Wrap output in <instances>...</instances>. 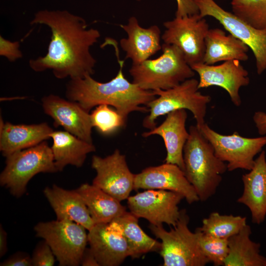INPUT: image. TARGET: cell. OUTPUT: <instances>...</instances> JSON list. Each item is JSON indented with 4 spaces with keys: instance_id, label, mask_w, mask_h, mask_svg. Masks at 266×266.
<instances>
[{
    "instance_id": "1",
    "label": "cell",
    "mask_w": 266,
    "mask_h": 266,
    "mask_svg": "<svg viewBox=\"0 0 266 266\" xmlns=\"http://www.w3.org/2000/svg\"><path fill=\"white\" fill-rule=\"evenodd\" d=\"M30 24L44 25L51 32V40L44 56L29 61L35 72L51 70L58 79L81 78L92 75L97 62L91 47L100 34L95 29H88L81 17L65 10H41Z\"/></svg>"
},
{
    "instance_id": "2",
    "label": "cell",
    "mask_w": 266,
    "mask_h": 266,
    "mask_svg": "<svg viewBox=\"0 0 266 266\" xmlns=\"http://www.w3.org/2000/svg\"><path fill=\"white\" fill-rule=\"evenodd\" d=\"M119 70L111 80L99 82L91 75L70 79L66 85V94L68 100L78 102L89 111L100 104L112 106L127 120L133 111L149 112L147 104L156 98L153 91L145 90L130 82L123 72L124 61L119 59Z\"/></svg>"
},
{
    "instance_id": "3",
    "label": "cell",
    "mask_w": 266,
    "mask_h": 266,
    "mask_svg": "<svg viewBox=\"0 0 266 266\" xmlns=\"http://www.w3.org/2000/svg\"><path fill=\"white\" fill-rule=\"evenodd\" d=\"M189 132L183 149L184 173L200 200L205 201L215 194L227 165L216 156L212 145L196 125L191 126Z\"/></svg>"
},
{
    "instance_id": "4",
    "label": "cell",
    "mask_w": 266,
    "mask_h": 266,
    "mask_svg": "<svg viewBox=\"0 0 266 266\" xmlns=\"http://www.w3.org/2000/svg\"><path fill=\"white\" fill-rule=\"evenodd\" d=\"M162 49L157 58L132 64L129 70L133 82L144 90L169 89L195 75L177 47L164 43Z\"/></svg>"
},
{
    "instance_id": "5",
    "label": "cell",
    "mask_w": 266,
    "mask_h": 266,
    "mask_svg": "<svg viewBox=\"0 0 266 266\" xmlns=\"http://www.w3.org/2000/svg\"><path fill=\"white\" fill-rule=\"evenodd\" d=\"M189 217L185 209L169 231L163 225L150 224L149 228L161 240L160 254L164 266H204L209 261L202 253L199 243V232H192L189 227Z\"/></svg>"
},
{
    "instance_id": "6",
    "label": "cell",
    "mask_w": 266,
    "mask_h": 266,
    "mask_svg": "<svg viewBox=\"0 0 266 266\" xmlns=\"http://www.w3.org/2000/svg\"><path fill=\"white\" fill-rule=\"evenodd\" d=\"M58 171L51 148L44 141L7 156L0 184L19 198L26 193L29 182L36 174Z\"/></svg>"
},
{
    "instance_id": "7",
    "label": "cell",
    "mask_w": 266,
    "mask_h": 266,
    "mask_svg": "<svg viewBox=\"0 0 266 266\" xmlns=\"http://www.w3.org/2000/svg\"><path fill=\"white\" fill-rule=\"evenodd\" d=\"M198 86L199 81L192 78L169 89L153 91L158 97L146 106L149 114L144 118L143 126L152 130L156 127V120L159 117L184 109L192 113L196 126L200 129L205 123L207 105L211 98L209 95L201 94Z\"/></svg>"
},
{
    "instance_id": "8",
    "label": "cell",
    "mask_w": 266,
    "mask_h": 266,
    "mask_svg": "<svg viewBox=\"0 0 266 266\" xmlns=\"http://www.w3.org/2000/svg\"><path fill=\"white\" fill-rule=\"evenodd\" d=\"M86 229L64 220L40 222L34 227L37 237L49 245L60 266H78L88 243Z\"/></svg>"
},
{
    "instance_id": "9",
    "label": "cell",
    "mask_w": 266,
    "mask_h": 266,
    "mask_svg": "<svg viewBox=\"0 0 266 266\" xmlns=\"http://www.w3.org/2000/svg\"><path fill=\"white\" fill-rule=\"evenodd\" d=\"M199 129L212 145L216 156L227 163L229 171L237 169L250 170L255 163V157L266 145V135L246 137L237 132L223 135L214 131L206 123Z\"/></svg>"
},
{
    "instance_id": "10",
    "label": "cell",
    "mask_w": 266,
    "mask_h": 266,
    "mask_svg": "<svg viewBox=\"0 0 266 266\" xmlns=\"http://www.w3.org/2000/svg\"><path fill=\"white\" fill-rule=\"evenodd\" d=\"M166 28L162 35L164 43L173 45L182 52L191 67L203 63L205 38L209 25L200 14L175 17L164 23Z\"/></svg>"
},
{
    "instance_id": "11",
    "label": "cell",
    "mask_w": 266,
    "mask_h": 266,
    "mask_svg": "<svg viewBox=\"0 0 266 266\" xmlns=\"http://www.w3.org/2000/svg\"><path fill=\"white\" fill-rule=\"evenodd\" d=\"M195 2L201 17L215 18L229 33L252 51L259 75L266 70V31L252 27L233 12L222 8L214 0H196Z\"/></svg>"
},
{
    "instance_id": "12",
    "label": "cell",
    "mask_w": 266,
    "mask_h": 266,
    "mask_svg": "<svg viewBox=\"0 0 266 266\" xmlns=\"http://www.w3.org/2000/svg\"><path fill=\"white\" fill-rule=\"evenodd\" d=\"M184 197L176 192L164 190H146L127 199L130 212L150 224L174 226L180 215L178 204Z\"/></svg>"
},
{
    "instance_id": "13",
    "label": "cell",
    "mask_w": 266,
    "mask_h": 266,
    "mask_svg": "<svg viewBox=\"0 0 266 266\" xmlns=\"http://www.w3.org/2000/svg\"><path fill=\"white\" fill-rule=\"evenodd\" d=\"M92 167L97 173L92 184L120 201L129 198L133 190L135 174L130 171L125 156L118 149L104 158L93 156Z\"/></svg>"
},
{
    "instance_id": "14",
    "label": "cell",
    "mask_w": 266,
    "mask_h": 266,
    "mask_svg": "<svg viewBox=\"0 0 266 266\" xmlns=\"http://www.w3.org/2000/svg\"><path fill=\"white\" fill-rule=\"evenodd\" d=\"M191 67L199 75V89L214 86L221 87L227 92L235 106L241 105L239 91L241 87L249 84L250 78L248 72L242 66L240 61L229 60L219 65L200 63Z\"/></svg>"
},
{
    "instance_id": "15",
    "label": "cell",
    "mask_w": 266,
    "mask_h": 266,
    "mask_svg": "<svg viewBox=\"0 0 266 266\" xmlns=\"http://www.w3.org/2000/svg\"><path fill=\"white\" fill-rule=\"evenodd\" d=\"M133 189L164 190L182 195L192 204L200 200L192 185L178 166L165 163L144 169L135 174Z\"/></svg>"
},
{
    "instance_id": "16",
    "label": "cell",
    "mask_w": 266,
    "mask_h": 266,
    "mask_svg": "<svg viewBox=\"0 0 266 266\" xmlns=\"http://www.w3.org/2000/svg\"><path fill=\"white\" fill-rule=\"evenodd\" d=\"M42 105L45 114L54 120L55 127L61 126L66 131L93 143L90 114L78 102L50 95L42 99Z\"/></svg>"
},
{
    "instance_id": "17",
    "label": "cell",
    "mask_w": 266,
    "mask_h": 266,
    "mask_svg": "<svg viewBox=\"0 0 266 266\" xmlns=\"http://www.w3.org/2000/svg\"><path fill=\"white\" fill-rule=\"evenodd\" d=\"M88 233L90 249L100 266H118L131 252L127 241L115 224H95Z\"/></svg>"
},
{
    "instance_id": "18",
    "label": "cell",
    "mask_w": 266,
    "mask_h": 266,
    "mask_svg": "<svg viewBox=\"0 0 266 266\" xmlns=\"http://www.w3.org/2000/svg\"><path fill=\"white\" fill-rule=\"evenodd\" d=\"M187 118L186 109L172 111L167 114L160 125L142 134L144 137L160 135L164 140L166 150L165 163L175 164L184 172L183 149L189 136V132L186 128Z\"/></svg>"
},
{
    "instance_id": "19",
    "label": "cell",
    "mask_w": 266,
    "mask_h": 266,
    "mask_svg": "<svg viewBox=\"0 0 266 266\" xmlns=\"http://www.w3.org/2000/svg\"><path fill=\"white\" fill-rule=\"evenodd\" d=\"M127 37L120 40V46L126 52V58L132 64L142 62L162 49L161 30L156 25L147 28L141 27L137 18L131 17L126 25H121Z\"/></svg>"
},
{
    "instance_id": "20",
    "label": "cell",
    "mask_w": 266,
    "mask_h": 266,
    "mask_svg": "<svg viewBox=\"0 0 266 266\" xmlns=\"http://www.w3.org/2000/svg\"><path fill=\"white\" fill-rule=\"evenodd\" d=\"M243 174V191L237 201L250 210L252 222L263 223L266 216V152L262 150L255 160L252 168Z\"/></svg>"
},
{
    "instance_id": "21",
    "label": "cell",
    "mask_w": 266,
    "mask_h": 266,
    "mask_svg": "<svg viewBox=\"0 0 266 266\" xmlns=\"http://www.w3.org/2000/svg\"><path fill=\"white\" fill-rule=\"evenodd\" d=\"M43 194L57 220L74 222L88 231L95 225L87 206L76 190H68L54 184L46 187Z\"/></svg>"
},
{
    "instance_id": "22",
    "label": "cell",
    "mask_w": 266,
    "mask_h": 266,
    "mask_svg": "<svg viewBox=\"0 0 266 266\" xmlns=\"http://www.w3.org/2000/svg\"><path fill=\"white\" fill-rule=\"evenodd\" d=\"M0 129V150L5 157L45 141L54 131L46 123L14 125L1 118Z\"/></svg>"
},
{
    "instance_id": "23",
    "label": "cell",
    "mask_w": 266,
    "mask_h": 266,
    "mask_svg": "<svg viewBox=\"0 0 266 266\" xmlns=\"http://www.w3.org/2000/svg\"><path fill=\"white\" fill-rule=\"evenodd\" d=\"M249 48L231 34L227 35L219 28L209 29L205 38L203 63L209 65L236 60L246 61Z\"/></svg>"
},
{
    "instance_id": "24",
    "label": "cell",
    "mask_w": 266,
    "mask_h": 266,
    "mask_svg": "<svg viewBox=\"0 0 266 266\" xmlns=\"http://www.w3.org/2000/svg\"><path fill=\"white\" fill-rule=\"evenodd\" d=\"M51 149L56 166L62 171L67 165L82 166L87 155L96 150L93 143L85 141L66 131H53Z\"/></svg>"
},
{
    "instance_id": "25",
    "label": "cell",
    "mask_w": 266,
    "mask_h": 266,
    "mask_svg": "<svg viewBox=\"0 0 266 266\" xmlns=\"http://www.w3.org/2000/svg\"><path fill=\"white\" fill-rule=\"evenodd\" d=\"M75 190L83 199L95 225L109 223L127 211L121 201L93 184L84 183Z\"/></svg>"
},
{
    "instance_id": "26",
    "label": "cell",
    "mask_w": 266,
    "mask_h": 266,
    "mask_svg": "<svg viewBox=\"0 0 266 266\" xmlns=\"http://www.w3.org/2000/svg\"><path fill=\"white\" fill-rule=\"evenodd\" d=\"M252 233L246 224L228 239L229 252L225 266H266V258L260 254L261 244L250 239Z\"/></svg>"
},
{
    "instance_id": "27",
    "label": "cell",
    "mask_w": 266,
    "mask_h": 266,
    "mask_svg": "<svg viewBox=\"0 0 266 266\" xmlns=\"http://www.w3.org/2000/svg\"><path fill=\"white\" fill-rule=\"evenodd\" d=\"M111 222L127 241L132 258L148 252H160L161 242L148 235L139 226L138 218L131 212H125Z\"/></svg>"
},
{
    "instance_id": "28",
    "label": "cell",
    "mask_w": 266,
    "mask_h": 266,
    "mask_svg": "<svg viewBox=\"0 0 266 266\" xmlns=\"http://www.w3.org/2000/svg\"><path fill=\"white\" fill-rule=\"evenodd\" d=\"M246 224V217L221 215L214 212L202 220V226L198 229L205 234L228 239Z\"/></svg>"
},
{
    "instance_id": "29",
    "label": "cell",
    "mask_w": 266,
    "mask_h": 266,
    "mask_svg": "<svg viewBox=\"0 0 266 266\" xmlns=\"http://www.w3.org/2000/svg\"><path fill=\"white\" fill-rule=\"evenodd\" d=\"M233 13L252 27L266 31V0H232Z\"/></svg>"
},
{
    "instance_id": "30",
    "label": "cell",
    "mask_w": 266,
    "mask_h": 266,
    "mask_svg": "<svg viewBox=\"0 0 266 266\" xmlns=\"http://www.w3.org/2000/svg\"><path fill=\"white\" fill-rule=\"evenodd\" d=\"M93 127L101 133L109 135L125 125L126 120L115 109L107 104H100L90 114Z\"/></svg>"
},
{
    "instance_id": "31",
    "label": "cell",
    "mask_w": 266,
    "mask_h": 266,
    "mask_svg": "<svg viewBox=\"0 0 266 266\" xmlns=\"http://www.w3.org/2000/svg\"><path fill=\"white\" fill-rule=\"evenodd\" d=\"M197 229L199 232L200 245L204 256L214 266H224L229 252L228 239L206 235Z\"/></svg>"
},
{
    "instance_id": "32",
    "label": "cell",
    "mask_w": 266,
    "mask_h": 266,
    "mask_svg": "<svg viewBox=\"0 0 266 266\" xmlns=\"http://www.w3.org/2000/svg\"><path fill=\"white\" fill-rule=\"evenodd\" d=\"M31 259L33 266H53L56 260L51 248L44 240L37 244Z\"/></svg>"
},
{
    "instance_id": "33",
    "label": "cell",
    "mask_w": 266,
    "mask_h": 266,
    "mask_svg": "<svg viewBox=\"0 0 266 266\" xmlns=\"http://www.w3.org/2000/svg\"><path fill=\"white\" fill-rule=\"evenodd\" d=\"M0 55L13 62L22 58L19 41H11L0 36Z\"/></svg>"
},
{
    "instance_id": "34",
    "label": "cell",
    "mask_w": 266,
    "mask_h": 266,
    "mask_svg": "<svg viewBox=\"0 0 266 266\" xmlns=\"http://www.w3.org/2000/svg\"><path fill=\"white\" fill-rule=\"evenodd\" d=\"M177 10L175 17H183L199 14V10L195 0H176Z\"/></svg>"
},
{
    "instance_id": "35",
    "label": "cell",
    "mask_w": 266,
    "mask_h": 266,
    "mask_svg": "<svg viewBox=\"0 0 266 266\" xmlns=\"http://www.w3.org/2000/svg\"><path fill=\"white\" fill-rule=\"evenodd\" d=\"M0 266H32L31 257L23 252H17L0 263Z\"/></svg>"
},
{
    "instance_id": "36",
    "label": "cell",
    "mask_w": 266,
    "mask_h": 266,
    "mask_svg": "<svg viewBox=\"0 0 266 266\" xmlns=\"http://www.w3.org/2000/svg\"><path fill=\"white\" fill-rule=\"evenodd\" d=\"M253 120L261 135L266 134V113L259 111L256 112L253 116Z\"/></svg>"
},
{
    "instance_id": "37",
    "label": "cell",
    "mask_w": 266,
    "mask_h": 266,
    "mask_svg": "<svg viewBox=\"0 0 266 266\" xmlns=\"http://www.w3.org/2000/svg\"><path fill=\"white\" fill-rule=\"evenodd\" d=\"M80 265L83 266H100L90 248L85 249L82 257Z\"/></svg>"
},
{
    "instance_id": "38",
    "label": "cell",
    "mask_w": 266,
    "mask_h": 266,
    "mask_svg": "<svg viewBox=\"0 0 266 266\" xmlns=\"http://www.w3.org/2000/svg\"><path fill=\"white\" fill-rule=\"evenodd\" d=\"M7 233L2 226L0 225V257H3L7 251Z\"/></svg>"
},
{
    "instance_id": "39",
    "label": "cell",
    "mask_w": 266,
    "mask_h": 266,
    "mask_svg": "<svg viewBox=\"0 0 266 266\" xmlns=\"http://www.w3.org/2000/svg\"></svg>"
},
{
    "instance_id": "40",
    "label": "cell",
    "mask_w": 266,
    "mask_h": 266,
    "mask_svg": "<svg viewBox=\"0 0 266 266\" xmlns=\"http://www.w3.org/2000/svg\"></svg>"
}]
</instances>
